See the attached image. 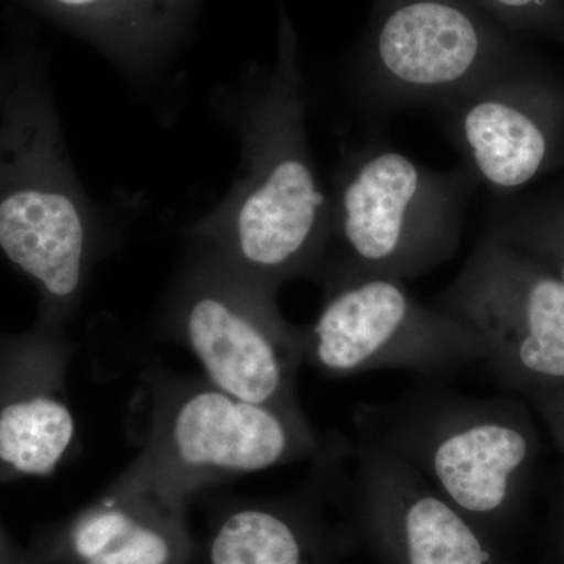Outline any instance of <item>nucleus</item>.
Returning <instances> with one entry per match:
<instances>
[{"label":"nucleus","instance_id":"obj_4","mask_svg":"<svg viewBox=\"0 0 564 564\" xmlns=\"http://www.w3.org/2000/svg\"><path fill=\"white\" fill-rule=\"evenodd\" d=\"M148 423L120 475L191 505L212 486L322 458L337 440L304 411L245 402L206 378L144 375Z\"/></svg>","mask_w":564,"mask_h":564},{"label":"nucleus","instance_id":"obj_17","mask_svg":"<svg viewBox=\"0 0 564 564\" xmlns=\"http://www.w3.org/2000/svg\"><path fill=\"white\" fill-rule=\"evenodd\" d=\"M492 21L508 25L543 22L555 13V0H470Z\"/></svg>","mask_w":564,"mask_h":564},{"label":"nucleus","instance_id":"obj_21","mask_svg":"<svg viewBox=\"0 0 564 564\" xmlns=\"http://www.w3.org/2000/svg\"><path fill=\"white\" fill-rule=\"evenodd\" d=\"M7 57L0 58V91H2L3 77H6Z\"/></svg>","mask_w":564,"mask_h":564},{"label":"nucleus","instance_id":"obj_1","mask_svg":"<svg viewBox=\"0 0 564 564\" xmlns=\"http://www.w3.org/2000/svg\"><path fill=\"white\" fill-rule=\"evenodd\" d=\"M234 107L242 162L231 191L188 229L237 273L278 293L295 278L321 276L332 234L306 131L299 36L280 7L276 61Z\"/></svg>","mask_w":564,"mask_h":564},{"label":"nucleus","instance_id":"obj_3","mask_svg":"<svg viewBox=\"0 0 564 564\" xmlns=\"http://www.w3.org/2000/svg\"><path fill=\"white\" fill-rule=\"evenodd\" d=\"M355 417L485 532L500 540L514 521L541 447L524 399L419 392Z\"/></svg>","mask_w":564,"mask_h":564},{"label":"nucleus","instance_id":"obj_18","mask_svg":"<svg viewBox=\"0 0 564 564\" xmlns=\"http://www.w3.org/2000/svg\"><path fill=\"white\" fill-rule=\"evenodd\" d=\"M541 415L564 456V388L522 397Z\"/></svg>","mask_w":564,"mask_h":564},{"label":"nucleus","instance_id":"obj_15","mask_svg":"<svg viewBox=\"0 0 564 564\" xmlns=\"http://www.w3.org/2000/svg\"><path fill=\"white\" fill-rule=\"evenodd\" d=\"M90 43L118 68H161L187 39L203 0H20Z\"/></svg>","mask_w":564,"mask_h":564},{"label":"nucleus","instance_id":"obj_12","mask_svg":"<svg viewBox=\"0 0 564 564\" xmlns=\"http://www.w3.org/2000/svg\"><path fill=\"white\" fill-rule=\"evenodd\" d=\"M70 356L65 326L0 333V484L52 477L77 451Z\"/></svg>","mask_w":564,"mask_h":564},{"label":"nucleus","instance_id":"obj_10","mask_svg":"<svg viewBox=\"0 0 564 564\" xmlns=\"http://www.w3.org/2000/svg\"><path fill=\"white\" fill-rule=\"evenodd\" d=\"M351 445V529L378 564H514L492 536L380 440Z\"/></svg>","mask_w":564,"mask_h":564},{"label":"nucleus","instance_id":"obj_8","mask_svg":"<svg viewBox=\"0 0 564 564\" xmlns=\"http://www.w3.org/2000/svg\"><path fill=\"white\" fill-rule=\"evenodd\" d=\"M511 62L499 25L470 0H373L356 76L384 109H443Z\"/></svg>","mask_w":564,"mask_h":564},{"label":"nucleus","instance_id":"obj_13","mask_svg":"<svg viewBox=\"0 0 564 564\" xmlns=\"http://www.w3.org/2000/svg\"><path fill=\"white\" fill-rule=\"evenodd\" d=\"M348 454L339 443L315 459L302 491L218 500L204 543L207 564H343L356 536L350 525L332 521L326 503Z\"/></svg>","mask_w":564,"mask_h":564},{"label":"nucleus","instance_id":"obj_9","mask_svg":"<svg viewBox=\"0 0 564 564\" xmlns=\"http://www.w3.org/2000/svg\"><path fill=\"white\" fill-rule=\"evenodd\" d=\"M484 345V362L507 391L564 388V284L492 234L433 303Z\"/></svg>","mask_w":564,"mask_h":564},{"label":"nucleus","instance_id":"obj_6","mask_svg":"<svg viewBox=\"0 0 564 564\" xmlns=\"http://www.w3.org/2000/svg\"><path fill=\"white\" fill-rule=\"evenodd\" d=\"M276 295L195 243L163 303L159 332L191 351L221 391L303 411L296 393L303 329L284 321Z\"/></svg>","mask_w":564,"mask_h":564},{"label":"nucleus","instance_id":"obj_16","mask_svg":"<svg viewBox=\"0 0 564 564\" xmlns=\"http://www.w3.org/2000/svg\"><path fill=\"white\" fill-rule=\"evenodd\" d=\"M489 234L529 256L564 284V203L497 215Z\"/></svg>","mask_w":564,"mask_h":564},{"label":"nucleus","instance_id":"obj_11","mask_svg":"<svg viewBox=\"0 0 564 564\" xmlns=\"http://www.w3.org/2000/svg\"><path fill=\"white\" fill-rule=\"evenodd\" d=\"M474 180L513 192L554 165L563 150L564 96L508 63L443 109Z\"/></svg>","mask_w":564,"mask_h":564},{"label":"nucleus","instance_id":"obj_5","mask_svg":"<svg viewBox=\"0 0 564 564\" xmlns=\"http://www.w3.org/2000/svg\"><path fill=\"white\" fill-rule=\"evenodd\" d=\"M477 181L436 172L383 144L347 154L334 180L332 234L321 280L377 274L406 281L454 258Z\"/></svg>","mask_w":564,"mask_h":564},{"label":"nucleus","instance_id":"obj_14","mask_svg":"<svg viewBox=\"0 0 564 564\" xmlns=\"http://www.w3.org/2000/svg\"><path fill=\"white\" fill-rule=\"evenodd\" d=\"M39 564H195L188 503L118 475L109 488L46 530Z\"/></svg>","mask_w":564,"mask_h":564},{"label":"nucleus","instance_id":"obj_19","mask_svg":"<svg viewBox=\"0 0 564 564\" xmlns=\"http://www.w3.org/2000/svg\"><path fill=\"white\" fill-rule=\"evenodd\" d=\"M0 564H39L32 552L25 554L17 547L2 525H0Z\"/></svg>","mask_w":564,"mask_h":564},{"label":"nucleus","instance_id":"obj_7","mask_svg":"<svg viewBox=\"0 0 564 564\" xmlns=\"http://www.w3.org/2000/svg\"><path fill=\"white\" fill-rule=\"evenodd\" d=\"M321 313L303 329V361L325 377L411 370L429 377L484 362V345L462 323L414 299L403 281L377 274L322 278Z\"/></svg>","mask_w":564,"mask_h":564},{"label":"nucleus","instance_id":"obj_2","mask_svg":"<svg viewBox=\"0 0 564 564\" xmlns=\"http://www.w3.org/2000/svg\"><path fill=\"white\" fill-rule=\"evenodd\" d=\"M96 225L63 139L46 65L7 57L0 91V256L39 291V317L65 326L82 302Z\"/></svg>","mask_w":564,"mask_h":564},{"label":"nucleus","instance_id":"obj_20","mask_svg":"<svg viewBox=\"0 0 564 564\" xmlns=\"http://www.w3.org/2000/svg\"><path fill=\"white\" fill-rule=\"evenodd\" d=\"M556 564H564V505L558 516L555 536Z\"/></svg>","mask_w":564,"mask_h":564}]
</instances>
